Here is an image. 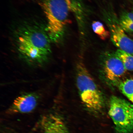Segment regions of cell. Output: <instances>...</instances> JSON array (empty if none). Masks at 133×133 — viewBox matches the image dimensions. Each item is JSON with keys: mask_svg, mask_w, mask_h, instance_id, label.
Instances as JSON below:
<instances>
[{"mask_svg": "<svg viewBox=\"0 0 133 133\" xmlns=\"http://www.w3.org/2000/svg\"><path fill=\"white\" fill-rule=\"evenodd\" d=\"M111 10H105L103 14L109 30L111 40L119 49L133 56V40L126 35L121 26L119 20Z\"/></svg>", "mask_w": 133, "mask_h": 133, "instance_id": "obj_5", "label": "cell"}, {"mask_svg": "<svg viewBox=\"0 0 133 133\" xmlns=\"http://www.w3.org/2000/svg\"><path fill=\"white\" fill-rule=\"evenodd\" d=\"M41 125L44 133H68L64 121L57 114H50L45 116Z\"/></svg>", "mask_w": 133, "mask_h": 133, "instance_id": "obj_8", "label": "cell"}, {"mask_svg": "<svg viewBox=\"0 0 133 133\" xmlns=\"http://www.w3.org/2000/svg\"><path fill=\"white\" fill-rule=\"evenodd\" d=\"M120 19L133 21V12H124L121 15Z\"/></svg>", "mask_w": 133, "mask_h": 133, "instance_id": "obj_12", "label": "cell"}, {"mask_svg": "<svg viewBox=\"0 0 133 133\" xmlns=\"http://www.w3.org/2000/svg\"><path fill=\"white\" fill-rule=\"evenodd\" d=\"M104 69L106 77L113 83L117 82L127 71L122 61L115 53L106 54Z\"/></svg>", "mask_w": 133, "mask_h": 133, "instance_id": "obj_6", "label": "cell"}, {"mask_svg": "<svg viewBox=\"0 0 133 133\" xmlns=\"http://www.w3.org/2000/svg\"><path fill=\"white\" fill-rule=\"evenodd\" d=\"M109 114L118 133L133 132V105L113 96L110 99Z\"/></svg>", "mask_w": 133, "mask_h": 133, "instance_id": "obj_4", "label": "cell"}, {"mask_svg": "<svg viewBox=\"0 0 133 133\" xmlns=\"http://www.w3.org/2000/svg\"><path fill=\"white\" fill-rule=\"evenodd\" d=\"M41 5L47 19L48 35L53 42H59L69 22L68 5L65 0H41Z\"/></svg>", "mask_w": 133, "mask_h": 133, "instance_id": "obj_2", "label": "cell"}, {"mask_svg": "<svg viewBox=\"0 0 133 133\" xmlns=\"http://www.w3.org/2000/svg\"><path fill=\"white\" fill-rule=\"evenodd\" d=\"M129 99L130 101L133 104V92L132 94L130 96V98H129Z\"/></svg>", "mask_w": 133, "mask_h": 133, "instance_id": "obj_13", "label": "cell"}, {"mask_svg": "<svg viewBox=\"0 0 133 133\" xmlns=\"http://www.w3.org/2000/svg\"><path fill=\"white\" fill-rule=\"evenodd\" d=\"M76 84L83 104L90 110L97 112L104 105V98L85 66L79 62L77 66Z\"/></svg>", "mask_w": 133, "mask_h": 133, "instance_id": "obj_3", "label": "cell"}, {"mask_svg": "<svg viewBox=\"0 0 133 133\" xmlns=\"http://www.w3.org/2000/svg\"><path fill=\"white\" fill-rule=\"evenodd\" d=\"M39 99V96L36 93L23 94L15 100L8 112L12 114L30 112L36 107Z\"/></svg>", "mask_w": 133, "mask_h": 133, "instance_id": "obj_7", "label": "cell"}, {"mask_svg": "<svg viewBox=\"0 0 133 133\" xmlns=\"http://www.w3.org/2000/svg\"><path fill=\"white\" fill-rule=\"evenodd\" d=\"M92 27L94 32L101 39L104 40L110 36L109 31L106 30L103 24L99 21L93 22Z\"/></svg>", "mask_w": 133, "mask_h": 133, "instance_id": "obj_10", "label": "cell"}, {"mask_svg": "<svg viewBox=\"0 0 133 133\" xmlns=\"http://www.w3.org/2000/svg\"><path fill=\"white\" fill-rule=\"evenodd\" d=\"M115 53L122 61L126 70L133 71V56L120 49Z\"/></svg>", "mask_w": 133, "mask_h": 133, "instance_id": "obj_9", "label": "cell"}, {"mask_svg": "<svg viewBox=\"0 0 133 133\" xmlns=\"http://www.w3.org/2000/svg\"><path fill=\"white\" fill-rule=\"evenodd\" d=\"M119 23L124 31L133 32V21L120 19Z\"/></svg>", "mask_w": 133, "mask_h": 133, "instance_id": "obj_11", "label": "cell"}, {"mask_svg": "<svg viewBox=\"0 0 133 133\" xmlns=\"http://www.w3.org/2000/svg\"><path fill=\"white\" fill-rule=\"evenodd\" d=\"M50 38L39 30L28 29L21 33L18 39L20 54L26 62L36 65L44 64L50 54Z\"/></svg>", "mask_w": 133, "mask_h": 133, "instance_id": "obj_1", "label": "cell"}]
</instances>
